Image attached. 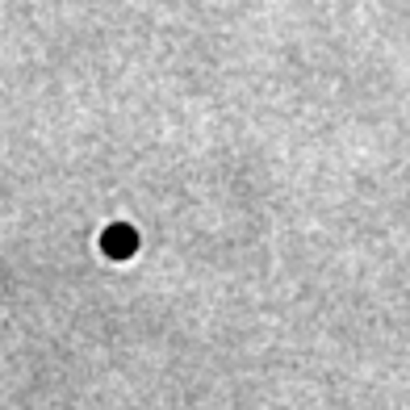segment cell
Segmentation results:
<instances>
[{"mask_svg": "<svg viewBox=\"0 0 410 410\" xmlns=\"http://www.w3.org/2000/svg\"><path fill=\"white\" fill-rule=\"evenodd\" d=\"M134 247V239H130V230L126 226H117L113 235H105V251H113V256H126Z\"/></svg>", "mask_w": 410, "mask_h": 410, "instance_id": "obj_1", "label": "cell"}]
</instances>
